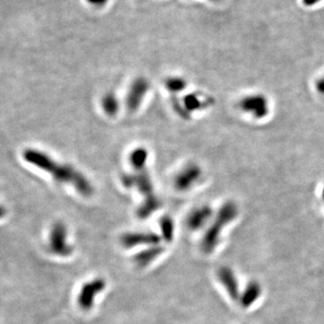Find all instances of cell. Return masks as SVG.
<instances>
[{
  "label": "cell",
  "instance_id": "obj_1",
  "mask_svg": "<svg viewBox=\"0 0 324 324\" xmlns=\"http://www.w3.org/2000/svg\"><path fill=\"white\" fill-rule=\"evenodd\" d=\"M23 156L26 162L52 175L58 182L73 186L83 197L89 198L93 194V187L88 179L70 165L56 162L46 153L34 149L24 150Z\"/></svg>",
  "mask_w": 324,
  "mask_h": 324
},
{
  "label": "cell",
  "instance_id": "obj_2",
  "mask_svg": "<svg viewBox=\"0 0 324 324\" xmlns=\"http://www.w3.org/2000/svg\"><path fill=\"white\" fill-rule=\"evenodd\" d=\"M238 215L239 209L233 201H227L221 205L203 236L201 249L205 253H212L217 248L222 230L234 221Z\"/></svg>",
  "mask_w": 324,
  "mask_h": 324
},
{
  "label": "cell",
  "instance_id": "obj_3",
  "mask_svg": "<svg viewBox=\"0 0 324 324\" xmlns=\"http://www.w3.org/2000/svg\"><path fill=\"white\" fill-rule=\"evenodd\" d=\"M237 107L241 113L257 121L266 119L271 111L270 101L268 97L259 92L242 96L239 99Z\"/></svg>",
  "mask_w": 324,
  "mask_h": 324
},
{
  "label": "cell",
  "instance_id": "obj_20",
  "mask_svg": "<svg viewBox=\"0 0 324 324\" xmlns=\"http://www.w3.org/2000/svg\"><path fill=\"white\" fill-rule=\"evenodd\" d=\"M315 90L317 92V94L324 97V73L315 80Z\"/></svg>",
  "mask_w": 324,
  "mask_h": 324
},
{
  "label": "cell",
  "instance_id": "obj_4",
  "mask_svg": "<svg viewBox=\"0 0 324 324\" xmlns=\"http://www.w3.org/2000/svg\"><path fill=\"white\" fill-rule=\"evenodd\" d=\"M49 247L52 253L59 257H69L73 253V247L68 242V230L61 221L52 226L49 237Z\"/></svg>",
  "mask_w": 324,
  "mask_h": 324
},
{
  "label": "cell",
  "instance_id": "obj_11",
  "mask_svg": "<svg viewBox=\"0 0 324 324\" xmlns=\"http://www.w3.org/2000/svg\"><path fill=\"white\" fill-rule=\"evenodd\" d=\"M148 90L149 82L145 79L140 78L134 80L127 95L126 105L129 111L133 112L140 107Z\"/></svg>",
  "mask_w": 324,
  "mask_h": 324
},
{
  "label": "cell",
  "instance_id": "obj_21",
  "mask_svg": "<svg viewBox=\"0 0 324 324\" xmlns=\"http://www.w3.org/2000/svg\"><path fill=\"white\" fill-rule=\"evenodd\" d=\"M323 0H302L303 4L306 6H308V7H312V6H315V5H318L319 3H321Z\"/></svg>",
  "mask_w": 324,
  "mask_h": 324
},
{
  "label": "cell",
  "instance_id": "obj_16",
  "mask_svg": "<svg viewBox=\"0 0 324 324\" xmlns=\"http://www.w3.org/2000/svg\"><path fill=\"white\" fill-rule=\"evenodd\" d=\"M160 230L162 237L167 242H170L174 239L175 225L172 218L169 216L161 217L160 220Z\"/></svg>",
  "mask_w": 324,
  "mask_h": 324
},
{
  "label": "cell",
  "instance_id": "obj_7",
  "mask_svg": "<svg viewBox=\"0 0 324 324\" xmlns=\"http://www.w3.org/2000/svg\"><path fill=\"white\" fill-rule=\"evenodd\" d=\"M202 176L203 171L200 166L189 163L177 175L175 179V187L181 192L188 191L201 180Z\"/></svg>",
  "mask_w": 324,
  "mask_h": 324
},
{
  "label": "cell",
  "instance_id": "obj_15",
  "mask_svg": "<svg viewBox=\"0 0 324 324\" xmlns=\"http://www.w3.org/2000/svg\"><path fill=\"white\" fill-rule=\"evenodd\" d=\"M160 206L161 203L157 197L150 199H145L137 209V216L141 219H146L150 215L155 213L160 208Z\"/></svg>",
  "mask_w": 324,
  "mask_h": 324
},
{
  "label": "cell",
  "instance_id": "obj_5",
  "mask_svg": "<svg viewBox=\"0 0 324 324\" xmlns=\"http://www.w3.org/2000/svg\"><path fill=\"white\" fill-rule=\"evenodd\" d=\"M122 183L126 188L136 187L141 195L145 199L156 198L153 190V185L151 182L150 175L147 172L145 168L135 169L134 174H125L122 177Z\"/></svg>",
  "mask_w": 324,
  "mask_h": 324
},
{
  "label": "cell",
  "instance_id": "obj_9",
  "mask_svg": "<svg viewBox=\"0 0 324 324\" xmlns=\"http://www.w3.org/2000/svg\"><path fill=\"white\" fill-rule=\"evenodd\" d=\"M214 218V211L210 206L204 205L194 208L187 218L188 227L192 230H198L207 225Z\"/></svg>",
  "mask_w": 324,
  "mask_h": 324
},
{
  "label": "cell",
  "instance_id": "obj_13",
  "mask_svg": "<svg viewBox=\"0 0 324 324\" xmlns=\"http://www.w3.org/2000/svg\"><path fill=\"white\" fill-rule=\"evenodd\" d=\"M262 288L257 281L249 282L245 287L243 292L240 294V303L243 308H249L257 302L261 296Z\"/></svg>",
  "mask_w": 324,
  "mask_h": 324
},
{
  "label": "cell",
  "instance_id": "obj_6",
  "mask_svg": "<svg viewBox=\"0 0 324 324\" xmlns=\"http://www.w3.org/2000/svg\"><path fill=\"white\" fill-rule=\"evenodd\" d=\"M107 283L103 278H95L85 283L78 296V305L82 310L90 311L94 306L95 299L99 293L104 291Z\"/></svg>",
  "mask_w": 324,
  "mask_h": 324
},
{
  "label": "cell",
  "instance_id": "obj_22",
  "mask_svg": "<svg viewBox=\"0 0 324 324\" xmlns=\"http://www.w3.org/2000/svg\"><path fill=\"white\" fill-rule=\"evenodd\" d=\"M322 198H323V201H324V187L323 188V191H322Z\"/></svg>",
  "mask_w": 324,
  "mask_h": 324
},
{
  "label": "cell",
  "instance_id": "obj_18",
  "mask_svg": "<svg viewBox=\"0 0 324 324\" xmlns=\"http://www.w3.org/2000/svg\"><path fill=\"white\" fill-rule=\"evenodd\" d=\"M102 106H103L105 112L109 115H113L117 113L119 109V102L118 99L113 93H109L104 97L102 100Z\"/></svg>",
  "mask_w": 324,
  "mask_h": 324
},
{
  "label": "cell",
  "instance_id": "obj_14",
  "mask_svg": "<svg viewBox=\"0 0 324 324\" xmlns=\"http://www.w3.org/2000/svg\"><path fill=\"white\" fill-rule=\"evenodd\" d=\"M184 108L189 114L193 111L202 110L211 105L212 100L209 98H202L199 95L193 93L184 98Z\"/></svg>",
  "mask_w": 324,
  "mask_h": 324
},
{
  "label": "cell",
  "instance_id": "obj_23",
  "mask_svg": "<svg viewBox=\"0 0 324 324\" xmlns=\"http://www.w3.org/2000/svg\"><path fill=\"white\" fill-rule=\"evenodd\" d=\"M213 1H219V0H213Z\"/></svg>",
  "mask_w": 324,
  "mask_h": 324
},
{
  "label": "cell",
  "instance_id": "obj_10",
  "mask_svg": "<svg viewBox=\"0 0 324 324\" xmlns=\"http://www.w3.org/2000/svg\"><path fill=\"white\" fill-rule=\"evenodd\" d=\"M217 277L221 286L232 300H240V286L233 270L229 267H221L217 272Z\"/></svg>",
  "mask_w": 324,
  "mask_h": 324
},
{
  "label": "cell",
  "instance_id": "obj_12",
  "mask_svg": "<svg viewBox=\"0 0 324 324\" xmlns=\"http://www.w3.org/2000/svg\"><path fill=\"white\" fill-rule=\"evenodd\" d=\"M163 251H164V248L160 245L150 246L149 248L141 250L139 253L135 254L132 258V260L137 267L145 268L155 258L163 253Z\"/></svg>",
  "mask_w": 324,
  "mask_h": 324
},
{
  "label": "cell",
  "instance_id": "obj_19",
  "mask_svg": "<svg viewBox=\"0 0 324 324\" xmlns=\"http://www.w3.org/2000/svg\"><path fill=\"white\" fill-rule=\"evenodd\" d=\"M166 88L172 92L173 94L179 93L183 91L186 88L188 82L184 80L183 78H179V77H173V78H169L165 82Z\"/></svg>",
  "mask_w": 324,
  "mask_h": 324
},
{
  "label": "cell",
  "instance_id": "obj_17",
  "mask_svg": "<svg viewBox=\"0 0 324 324\" xmlns=\"http://www.w3.org/2000/svg\"><path fill=\"white\" fill-rule=\"evenodd\" d=\"M147 159H148V152L145 149L142 148L133 150L130 156V161L134 169H144Z\"/></svg>",
  "mask_w": 324,
  "mask_h": 324
},
{
  "label": "cell",
  "instance_id": "obj_8",
  "mask_svg": "<svg viewBox=\"0 0 324 324\" xmlns=\"http://www.w3.org/2000/svg\"><path fill=\"white\" fill-rule=\"evenodd\" d=\"M160 236L154 232H127L122 235L121 243L126 249H132L141 245H159Z\"/></svg>",
  "mask_w": 324,
  "mask_h": 324
}]
</instances>
